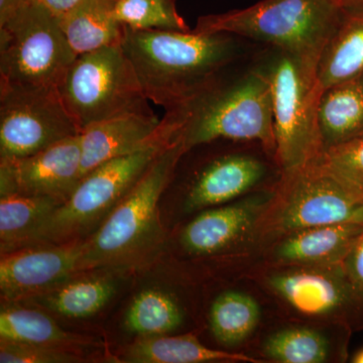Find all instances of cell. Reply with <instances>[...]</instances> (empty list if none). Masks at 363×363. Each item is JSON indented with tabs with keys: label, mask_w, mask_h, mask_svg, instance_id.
Here are the masks:
<instances>
[{
	"label": "cell",
	"mask_w": 363,
	"mask_h": 363,
	"mask_svg": "<svg viewBox=\"0 0 363 363\" xmlns=\"http://www.w3.org/2000/svg\"><path fill=\"white\" fill-rule=\"evenodd\" d=\"M80 133L33 156L0 159V196L23 194L65 202L81 181Z\"/></svg>",
	"instance_id": "4fadbf2b"
},
{
	"label": "cell",
	"mask_w": 363,
	"mask_h": 363,
	"mask_svg": "<svg viewBox=\"0 0 363 363\" xmlns=\"http://www.w3.org/2000/svg\"><path fill=\"white\" fill-rule=\"evenodd\" d=\"M118 0H82L59 20L69 44L79 55L121 45L124 26L116 18Z\"/></svg>",
	"instance_id": "ffe728a7"
},
{
	"label": "cell",
	"mask_w": 363,
	"mask_h": 363,
	"mask_svg": "<svg viewBox=\"0 0 363 363\" xmlns=\"http://www.w3.org/2000/svg\"><path fill=\"white\" fill-rule=\"evenodd\" d=\"M186 149L169 143L94 233L85 240L84 272L124 269L150 259L164 240L159 202L175 175Z\"/></svg>",
	"instance_id": "3957f363"
},
{
	"label": "cell",
	"mask_w": 363,
	"mask_h": 363,
	"mask_svg": "<svg viewBox=\"0 0 363 363\" xmlns=\"http://www.w3.org/2000/svg\"><path fill=\"white\" fill-rule=\"evenodd\" d=\"M323 89L363 73V11H345L317 66Z\"/></svg>",
	"instance_id": "7402d4cb"
},
{
	"label": "cell",
	"mask_w": 363,
	"mask_h": 363,
	"mask_svg": "<svg viewBox=\"0 0 363 363\" xmlns=\"http://www.w3.org/2000/svg\"><path fill=\"white\" fill-rule=\"evenodd\" d=\"M253 279L297 322L351 329L363 321V297L342 264L262 266Z\"/></svg>",
	"instance_id": "30bf717a"
},
{
	"label": "cell",
	"mask_w": 363,
	"mask_h": 363,
	"mask_svg": "<svg viewBox=\"0 0 363 363\" xmlns=\"http://www.w3.org/2000/svg\"><path fill=\"white\" fill-rule=\"evenodd\" d=\"M337 223H363V200L313 161L281 172L250 243L262 250L294 231Z\"/></svg>",
	"instance_id": "8992f818"
},
{
	"label": "cell",
	"mask_w": 363,
	"mask_h": 363,
	"mask_svg": "<svg viewBox=\"0 0 363 363\" xmlns=\"http://www.w3.org/2000/svg\"><path fill=\"white\" fill-rule=\"evenodd\" d=\"M35 0H0V25Z\"/></svg>",
	"instance_id": "d6a6232c"
},
{
	"label": "cell",
	"mask_w": 363,
	"mask_h": 363,
	"mask_svg": "<svg viewBox=\"0 0 363 363\" xmlns=\"http://www.w3.org/2000/svg\"><path fill=\"white\" fill-rule=\"evenodd\" d=\"M74 277L61 285L26 298L23 303L39 306L68 318H87L99 312L116 294L111 278L101 276Z\"/></svg>",
	"instance_id": "603a6c76"
},
{
	"label": "cell",
	"mask_w": 363,
	"mask_h": 363,
	"mask_svg": "<svg viewBox=\"0 0 363 363\" xmlns=\"http://www.w3.org/2000/svg\"><path fill=\"white\" fill-rule=\"evenodd\" d=\"M76 58L59 18L38 0L0 25V90L58 87Z\"/></svg>",
	"instance_id": "9c48e42d"
},
{
	"label": "cell",
	"mask_w": 363,
	"mask_h": 363,
	"mask_svg": "<svg viewBox=\"0 0 363 363\" xmlns=\"http://www.w3.org/2000/svg\"><path fill=\"white\" fill-rule=\"evenodd\" d=\"M252 60L271 86L279 168L290 171L315 161L322 152L318 117L324 91L317 64L264 45Z\"/></svg>",
	"instance_id": "277c9868"
},
{
	"label": "cell",
	"mask_w": 363,
	"mask_h": 363,
	"mask_svg": "<svg viewBox=\"0 0 363 363\" xmlns=\"http://www.w3.org/2000/svg\"><path fill=\"white\" fill-rule=\"evenodd\" d=\"M252 58L247 66L245 60L230 67L187 101L164 111L161 128L171 142L180 140L186 152L215 140L259 143L276 161L271 86Z\"/></svg>",
	"instance_id": "7a4b0ae2"
},
{
	"label": "cell",
	"mask_w": 363,
	"mask_h": 363,
	"mask_svg": "<svg viewBox=\"0 0 363 363\" xmlns=\"http://www.w3.org/2000/svg\"><path fill=\"white\" fill-rule=\"evenodd\" d=\"M124 362L130 363H202L262 362L242 353L212 350L191 334L181 336L138 337L126 350Z\"/></svg>",
	"instance_id": "44dd1931"
},
{
	"label": "cell",
	"mask_w": 363,
	"mask_h": 363,
	"mask_svg": "<svg viewBox=\"0 0 363 363\" xmlns=\"http://www.w3.org/2000/svg\"><path fill=\"white\" fill-rule=\"evenodd\" d=\"M58 89L80 131L116 117L154 113L121 45L79 55Z\"/></svg>",
	"instance_id": "ba28073f"
},
{
	"label": "cell",
	"mask_w": 363,
	"mask_h": 363,
	"mask_svg": "<svg viewBox=\"0 0 363 363\" xmlns=\"http://www.w3.org/2000/svg\"><path fill=\"white\" fill-rule=\"evenodd\" d=\"M272 191L274 186L205 209L182 231V247L189 255L207 257L242 241L250 242L255 224L271 199Z\"/></svg>",
	"instance_id": "9a60e30c"
},
{
	"label": "cell",
	"mask_w": 363,
	"mask_h": 363,
	"mask_svg": "<svg viewBox=\"0 0 363 363\" xmlns=\"http://www.w3.org/2000/svg\"><path fill=\"white\" fill-rule=\"evenodd\" d=\"M38 1L61 20L73 11L82 0H38Z\"/></svg>",
	"instance_id": "1f68e13d"
},
{
	"label": "cell",
	"mask_w": 363,
	"mask_h": 363,
	"mask_svg": "<svg viewBox=\"0 0 363 363\" xmlns=\"http://www.w3.org/2000/svg\"><path fill=\"white\" fill-rule=\"evenodd\" d=\"M80 133L58 87L0 90V159L33 156Z\"/></svg>",
	"instance_id": "8fae6325"
},
{
	"label": "cell",
	"mask_w": 363,
	"mask_h": 363,
	"mask_svg": "<svg viewBox=\"0 0 363 363\" xmlns=\"http://www.w3.org/2000/svg\"><path fill=\"white\" fill-rule=\"evenodd\" d=\"M274 166L278 164L272 157L243 150L212 157L195 172L189 183L184 202L186 211L219 206L259 191Z\"/></svg>",
	"instance_id": "5bb4252c"
},
{
	"label": "cell",
	"mask_w": 363,
	"mask_h": 363,
	"mask_svg": "<svg viewBox=\"0 0 363 363\" xmlns=\"http://www.w3.org/2000/svg\"><path fill=\"white\" fill-rule=\"evenodd\" d=\"M360 9V11H363V7H362V9ZM353 11V9H352Z\"/></svg>",
	"instance_id": "d590c367"
},
{
	"label": "cell",
	"mask_w": 363,
	"mask_h": 363,
	"mask_svg": "<svg viewBox=\"0 0 363 363\" xmlns=\"http://www.w3.org/2000/svg\"><path fill=\"white\" fill-rule=\"evenodd\" d=\"M184 312L175 297L160 289H145L133 298L123 318L126 331L138 337L167 335L180 328Z\"/></svg>",
	"instance_id": "4316f807"
},
{
	"label": "cell",
	"mask_w": 363,
	"mask_h": 363,
	"mask_svg": "<svg viewBox=\"0 0 363 363\" xmlns=\"http://www.w3.org/2000/svg\"><path fill=\"white\" fill-rule=\"evenodd\" d=\"M155 113H133L93 124L80 133L81 178L105 162L159 142H169Z\"/></svg>",
	"instance_id": "e0dca14e"
},
{
	"label": "cell",
	"mask_w": 363,
	"mask_h": 363,
	"mask_svg": "<svg viewBox=\"0 0 363 363\" xmlns=\"http://www.w3.org/2000/svg\"><path fill=\"white\" fill-rule=\"evenodd\" d=\"M318 121L322 152L363 136V73L324 89Z\"/></svg>",
	"instance_id": "d6986e66"
},
{
	"label": "cell",
	"mask_w": 363,
	"mask_h": 363,
	"mask_svg": "<svg viewBox=\"0 0 363 363\" xmlns=\"http://www.w3.org/2000/svg\"><path fill=\"white\" fill-rule=\"evenodd\" d=\"M297 322L269 333L259 346V354L272 362L324 363L345 352L336 344L328 327Z\"/></svg>",
	"instance_id": "ac0fdd59"
},
{
	"label": "cell",
	"mask_w": 363,
	"mask_h": 363,
	"mask_svg": "<svg viewBox=\"0 0 363 363\" xmlns=\"http://www.w3.org/2000/svg\"><path fill=\"white\" fill-rule=\"evenodd\" d=\"M259 45L228 33L143 30L125 26L121 40L145 96L164 111L187 101L227 69L250 59Z\"/></svg>",
	"instance_id": "6da1fadb"
},
{
	"label": "cell",
	"mask_w": 363,
	"mask_h": 363,
	"mask_svg": "<svg viewBox=\"0 0 363 363\" xmlns=\"http://www.w3.org/2000/svg\"><path fill=\"white\" fill-rule=\"evenodd\" d=\"M0 339L77 350L95 344L91 338L64 330L44 312L13 304L2 306Z\"/></svg>",
	"instance_id": "cb8c5ba5"
},
{
	"label": "cell",
	"mask_w": 363,
	"mask_h": 363,
	"mask_svg": "<svg viewBox=\"0 0 363 363\" xmlns=\"http://www.w3.org/2000/svg\"><path fill=\"white\" fill-rule=\"evenodd\" d=\"M63 203L42 196H0L1 255L25 247L40 224Z\"/></svg>",
	"instance_id": "d4e9b609"
},
{
	"label": "cell",
	"mask_w": 363,
	"mask_h": 363,
	"mask_svg": "<svg viewBox=\"0 0 363 363\" xmlns=\"http://www.w3.org/2000/svg\"><path fill=\"white\" fill-rule=\"evenodd\" d=\"M169 143H154L93 169L81 179L70 197L40 224L25 247L63 245L89 238Z\"/></svg>",
	"instance_id": "52a82bcc"
},
{
	"label": "cell",
	"mask_w": 363,
	"mask_h": 363,
	"mask_svg": "<svg viewBox=\"0 0 363 363\" xmlns=\"http://www.w3.org/2000/svg\"><path fill=\"white\" fill-rule=\"evenodd\" d=\"M351 362L363 363V347L360 348L359 350H357V352L353 354L352 358H351Z\"/></svg>",
	"instance_id": "e575fe53"
},
{
	"label": "cell",
	"mask_w": 363,
	"mask_h": 363,
	"mask_svg": "<svg viewBox=\"0 0 363 363\" xmlns=\"http://www.w3.org/2000/svg\"><path fill=\"white\" fill-rule=\"evenodd\" d=\"M116 18L133 30L190 32L177 9V0H118Z\"/></svg>",
	"instance_id": "83f0119b"
},
{
	"label": "cell",
	"mask_w": 363,
	"mask_h": 363,
	"mask_svg": "<svg viewBox=\"0 0 363 363\" xmlns=\"http://www.w3.org/2000/svg\"><path fill=\"white\" fill-rule=\"evenodd\" d=\"M363 233V223L310 227L277 238L262 248V266H330L342 264Z\"/></svg>",
	"instance_id": "2e32d148"
},
{
	"label": "cell",
	"mask_w": 363,
	"mask_h": 363,
	"mask_svg": "<svg viewBox=\"0 0 363 363\" xmlns=\"http://www.w3.org/2000/svg\"><path fill=\"white\" fill-rule=\"evenodd\" d=\"M85 240L39 245L1 255L0 291L7 303L23 302L84 274Z\"/></svg>",
	"instance_id": "7c38bea8"
},
{
	"label": "cell",
	"mask_w": 363,
	"mask_h": 363,
	"mask_svg": "<svg viewBox=\"0 0 363 363\" xmlns=\"http://www.w3.org/2000/svg\"><path fill=\"white\" fill-rule=\"evenodd\" d=\"M260 317L257 298L241 291H226L217 296L210 308V330L224 347H238L252 337Z\"/></svg>",
	"instance_id": "484cf974"
},
{
	"label": "cell",
	"mask_w": 363,
	"mask_h": 363,
	"mask_svg": "<svg viewBox=\"0 0 363 363\" xmlns=\"http://www.w3.org/2000/svg\"><path fill=\"white\" fill-rule=\"evenodd\" d=\"M345 11L331 0H262L242 9L200 16L197 33H228L317 64Z\"/></svg>",
	"instance_id": "5b68a950"
},
{
	"label": "cell",
	"mask_w": 363,
	"mask_h": 363,
	"mask_svg": "<svg viewBox=\"0 0 363 363\" xmlns=\"http://www.w3.org/2000/svg\"><path fill=\"white\" fill-rule=\"evenodd\" d=\"M314 162L350 194L363 200V136L324 150Z\"/></svg>",
	"instance_id": "f1b7e54d"
},
{
	"label": "cell",
	"mask_w": 363,
	"mask_h": 363,
	"mask_svg": "<svg viewBox=\"0 0 363 363\" xmlns=\"http://www.w3.org/2000/svg\"><path fill=\"white\" fill-rule=\"evenodd\" d=\"M331 1L343 11H352V9L363 7V0H331Z\"/></svg>",
	"instance_id": "836d02e7"
},
{
	"label": "cell",
	"mask_w": 363,
	"mask_h": 363,
	"mask_svg": "<svg viewBox=\"0 0 363 363\" xmlns=\"http://www.w3.org/2000/svg\"><path fill=\"white\" fill-rule=\"evenodd\" d=\"M342 266L351 283L363 297V233L346 255Z\"/></svg>",
	"instance_id": "4dcf8cb0"
},
{
	"label": "cell",
	"mask_w": 363,
	"mask_h": 363,
	"mask_svg": "<svg viewBox=\"0 0 363 363\" xmlns=\"http://www.w3.org/2000/svg\"><path fill=\"white\" fill-rule=\"evenodd\" d=\"M77 350L13 342L0 339V362L1 363H79L86 357Z\"/></svg>",
	"instance_id": "f546056e"
}]
</instances>
